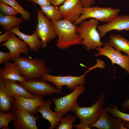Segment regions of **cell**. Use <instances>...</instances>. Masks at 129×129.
I'll use <instances>...</instances> for the list:
<instances>
[{"label":"cell","mask_w":129,"mask_h":129,"mask_svg":"<svg viewBox=\"0 0 129 129\" xmlns=\"http://www.w3.org/2000/svg\"><path fill=\"white\" fill-rule=\"evenodd\" d=\"M0 79L22 83L26 80L22 75L20 69L15 62L8 61L5 64L4 67L0 68Z\"/></svg>","instance_id":"cell-17"},{"label":"cell","mask_w":129,"mask_h":129,"mask_svg":"<svg viewBox=\"0 0 129 129\" xmlns=\"http://www.w3.org/2000/svg\"><path fill=\"white\" fill-rule=\"evenodd\" d=\"M99 24L98 21L91 18L88 20H83L78 27V34L83 39L81 44L87 50L96 49L104 45L97 30Z\"/></svg>","instance_id":"cell-4"},{"label":"cell","mask_w":129,"mask_h":129,"mask_svg":"<svg viewBox=\"0 0 129 129\" xmlns=\"http://www.w3.org/2000/svg\"><path fill=\"white\" fill-rule=\"evenodd\" d=\"M14 117L13 125L15 129H38L36 121L40 116H35L22 109H12Z\"/></svg>","instance_id":"cell-11"},{"label":"cell","mask_w":129,"mask_h":129,"mask_svg":"<svg viewBox=\"0 0 129 129\" xmlns=\"http://www.w3.org/2000/svg\"><path fill=\"white\" fill-rule=\"evenodd\" d=\"M97 64L89 68L85 73H86L91 70L97 67L102 68L105 67V65H104V63L102 60H99H99H98L97 59Z\"/></svg>","instance_id":"cell-34"},{"label":"cell","mask_w":129,"mask_h":129,"mask_svg":"<svg viewBox=\"0 0 129 129\" xmlns=\"http://www.w3.org/2000/svg\"><path fill=\"white\" fill-rule=\"evenodd\" d=\"M128 87H129V86H128Z\"/></svg>","instance_id":"cell-39"},{"label":"cell","mask_w":129,"mask_h":129,"mask_svg":"<svg viewBox=\"0 0 129 129\" xmlns=\"http://www.w3.org/2000/svg\"><path fill=\"white\" fill-rule=\"evenodd\" d=\"M50 22L58 37L56 44L57 48L63 50L71 46L81 44L83 39L78 34L77 25L63 19L51 20Z\"/></svg>","instance_id":"cell-1"},{"label":"cell","mask_w":129,"mask_h":129,"mask_svg":"<svg viewBox=\"0 0 129 129\" xmlns=\"http://www.w3.org/2000/svg\"><path fill=\"white\" fill-rule=\"evenodd\" d=\"M76 121V118L69 113L66 116L63 117L58 125L55 127L56 129H72L74 126L73 123Z\"/></svg>","instance_id":"cell-26"},{"label":"cell","mask_w":129,"mask_h":129,"mask_svg":"<svg viewBox=\"0 0 129 129\" xmlns=\"http://www.w3.org/2000/svg\"><path fill=\"white\" fill-rule=\"evenodd\" d=\"M19 83L33 95L51 96L54 94L64 93L58 90L54 85L38 79H32Z\"/></svg>","instance_id":"cell-7"},{"label":"cell","mask_w":129,"mask_h":129,"mask_svg":"<svg viewBox=\"0 0 129 129\" xmlns=\"http://www.w3.org/2000/svg\"><path fill=\"white\" fill-rule=\"evenodd\" d=\"M108 43L118 51H122L129 55V41L120 35H110Z\"/></svg>","instance_id":"cell-22"},{"label":"cell","mask_w":129,"mask_h":129,"mask_svg":"<svg viewBox=\"0 0 129 129\" xmlns=\"http://www.w3.org/2000/svg\"><path fill=\"white\" fill-rule=\"evenodd\" d=\"M52 103V102L50 100H47L37 109L38 113L39 112L41 113L42 118L50 123V125L48 128L49 129H54L58 125L60 119L64 116L51 110L50 108Z\"/></svg>","instance_id":"cell-18"},{"label":"cell","mask_w":129,"mask_h":129,"mask_svg":"<svg viewBox=\"0 0 129 129\" xmlns=\"http://www.w3.org/2000/svg\"><path fill=\"white\" fill-rule=\"evenodd\" d=\"M75 128L76 129H90L89 127L86 126L79 123L74 125Z\"/></svg>","instance_id":"cell-37"},{"label":"cell","mask_w":129,"mask_h":129,"mask_svg":"<svg viewBox=\"0 0 129 129\" xmlns=\"http://www.w3.org/2000/svg\"><path fill=\"white\" fill-rule=\"evenodd\" d=\"M0 13L4 15L15 16L19 13L12 7L5 3L0 2Z\"/></svg>","instance_id":"cell-29"},{"label":"cell","mask_w":129,"mask_h":129,"mask_svg":"<svg viewBox=\"0 0 129 129\" xmlns=\"http://www.w3.org/2000/svg\"><path fill=\"white\" fill-rule=\"evenodd\" d=\"M14 115L12 111H8L7 113H5L0 110V128L3 129H9V123L13 121Z\"/></svg>","instance_id":"cell-28"},{"label":"cell","mask_w":129,"mask_h":129,"mask_svg":"<svg viewBox=\"0 0 129 129\" xmlns=\"http://www.w3.org/2000/svg\"><path fill=\"white\" fill-rule=\"evenodd\" d=\"M11 54L9 52H4L0 51V64H5L9 61L10 59Z\"/></svg>","instance_id":"cell-30"},{"label":"cell","mask_w":129,"mask_h":129,"mask_svg":"<svg viewBox=\"0 0 129 129\" xmlns=\"http://www.w3.org/2000/svg\"><path fill=\"white\" fill-rule=\"evenodd\" d=\"M98 53L96 56L103 55L108 57L111 61L112 64H115L125 69L129 74V55H123L120 51L110 46L106 42L104 43L103 47L96 48Z\"/></svg>","instance_id":"cell-10"},{"label":"cell","mask_w":129,"mask_h":129,"mask_svg":"<svg viewBox=\"0 0 129 129\" xmlns=\"http://www.w3.org/2000/svg\"><path fill=\"white\" fill-rule=\"evenodd\" d=\"M15 101L13 109H22L34 115L38 112V108L44 102L43 96L36 95L33 98H29L19 96H15Z\"/></svg>","instance_id":"cell-14"},{"label":"cell","mask_w":129,"mask_h":129,"mask_svg":"<svg viewBox=\"0 0 129 129\" xmlns=\"http://www.w3.org/2000/svg\"><path fill=\"white\" fill-rule=\"evenodd\" d=\"M13 61L19 66L22 75L26 80L42 78L44 74L53 71L47 66L45 61L43 59L20 56L14 59Z\"/></svg>","instance_id":"cell-2"},{"label":"cell","mask_w":129,"mask_h":129,"mask_svg":"<svg viewBox=\"0 0 129 129\" xmlns=\"http://www.w3.org/2000/svg\"><path fill=\"white\" fill-rule=\"evenodd\" d=\"M0 2L5 3L13 8L21 14L22 19L25 21H27L30 19V13L26 10L16 0H0Z\"/></svg>","instance_id":"cell-25"},{"label":"cell","mask_w":129,"mask_h":129,"mask_svg":"<svg viewBox=\"0 0 129 129\" xmlns=\"http://www.w3.org/2000/svg\"><path fill=\"white\" fill-rule=\"evenodd\" d=\"M11 32L9 31H6L0 36V43L3 42H5L8 39Z\"/></svg>","instance_id":"cell-32"},{"label":"cell","mask_w":129,"mask_h":129,"mask_svg":"<svg viewBox=\"0 0 129 129\" xmlns=\"http://www.w3.org/2000/svg\"><path fill=\"white\" fill-rule=\"evenodd\" d=\"M0 46L5 47L9 50L11 54L10 60L11 61L20 57L21 53L27 54L29 49L28 45L24 41L11 32L8 39L1 45Z\"/></svg>","instance_id":"cell-13"},{"label":"cell","mask_w":129,"mask_h":129,"mask_svg":"<svg viewBox=\"0 0 129 129\" xmlns=\"http://www.w3.org/2000/svg\"><path fill=\"white\" fill-rule=\"evenodd\" d=\"M104 108L99 119L89 127L91 129L96 127L99 129H126L122 123V119L113 117Z\"/></svg>","instance_id":"cell-16"},{"label":"cell","mask_w":129,"mask_h":129,"mask_svg":"<svg viewBox=\"0 0 129 129\" xmlns=\"http://www.w3.org/2000/svg\"><path fill=\"white\" fill-rule=\"evenodd\" d=\"M86 73L79 76H54L49 73L44 74L42 80L46 81H48L54 84L57 89L61 91L62 87L65 86L68 88L73 90L78 85H84L86 81Z\"/></svg>","instance_id":"cell-9"},{"label":"cell","mask_w":129,"mask_h":129,"mask_svg":"<svg viewBox=\"0 0 129 129\" xmlns=\"http://www.w3.org/2000/svg\"><path fill=\"white\" fill-rule=\"evenodd\" d=\"M7 91L12 97L21 96L29 98H35L36 95H32L29 92L19 83L15 81L5 80Z\"/></svg>","instance_id":"cell-21"},{"label":"cell","mask_w":129,"mask_h":129,"mask_svg":"<svg viewBox=\"0 0 129 129\" xmlns=\"http://www.w3.org/2000/svg\"><path fill=\"white\" fill-rule=\"evenodd\" d=\"M124 127L126 128L129 129V121L123 120L122 121Z\"/></svg>","instance_id":"cell-38"},{"label":"cell","mask_w":129,"mask_h":129,"mask_svg":"<svg viewBox=\"0 0 129 129\" xmlns=\"http://www.w3.org/2000/svg\"><path fill=\"white\" fill-rule=\"evenodd\" d=\"M105 98V94L102 93L99 96L96 102L91 106L81 107L77 103L71 111L73 113L76 118L80 120L79 123L89 127L100 118L104 108Z\"/></svg>","instance_id":"cell-3"},{"label":"cell","mask_w":129,"mask_h":129,"mask_svg":"<svg viewBox=\"0 0 129 129\" xmlns=\"http://www.w3.org/2000/svg\"><path fill=\"white\" fill-rule=\"evenodd\" d=\"M23 19L15 16H8L0 13V25L2 30L11 31L14 27L19 26L23 22Z\"/></svg>","instance_id":"cell-23"},{"label":"cell","mask_w":129,"mask_h":129,"mask_svg":"<svg viewBox=\"0 0 129 129\" xmlns=\"http://www.w3.org/2000/svg\"><path fill=\"white\" fill-rule=\"evenodd\" d=\"M39 5L40 6L50 5L51 4L49 0H27Z\"/></svg>","instance_id":"cell-31"},{"label":"cell","mask_w":129,"mask_h":129,"mask_svg":"<svg viewBox=\"0 0 129 129\" xmlns=\"http://www.w3.org/2000/svg\"><path fill=\"white\" fill-rule=\"evenodd\" d=\"M51 4L55 6H58L63 4L66 0H49Z\"/></svg>","instance_id":"cell-36"},{"label":"cell","mask_w":129,"mask_h":129,"mask_svg":"<svg viewBox=\"0 0 129 129\" xmlns=\"http://www.w3.org/2000/svg\"><path fill=\"white\" fill-rule=\"evenodd\" d=\"M62 19L73 23L83 12L81 0H66L59 7Z\"/></svg>","instance_id":"cell-12"},{"label":"cell","mask_w":129,"mask_h":129,"mask_svg":"<svg viewBox=\"0 0 129 129\" xmlns=\"http://www.w3.org/2000/svg\"><path fill=\"white\" fill-rule=\"evenodd\" d=\"M40 7L42 12L49 20L56 21L62 19L58 6L51 5Z\"/></svg>","instance_id":"cell-24"},{"label":"cell","mask_w":129,"mask_h":129,"mask_svg":"<svg viewBox=\"0 0 129 129\" xmlns=\"http://www.w3.org/2000/svg\"><path fill=\"white\" fill-rule=\"evenodd\" d=\"M95 0H81L83 7H88L94 5Z\"/></svg>","instance_id":"cell-33"},{"label":"cell","mask_w":129,"mask_h":129,"mask_svg":"<svg viewBox=\"0 0 129 129\" xmlns=\"http://www.w3.org/2000/svg\"><path fill=\"white\" fill-rule=\"evenodd\" d=\"M85 88L83 85L76 86L70 93L58 98L50 97V99L54 103V112L63 116L71 111L77 103L79 96L85 92Z\"/></svg>","instance_id":"cell-6"},{"label":"cell","mask_w":129,"mask_h":129,"mask_svg":"<svg viewBox=\"0 0 129 129\" xmlns=\"http://www.w3.org/2000/svg\"><path fill=\"white\" fill-rule=\"evenodd\" d=\"M106 106L105 108L108 113L115 117L120 118L123 120L129 121V114L121 112L118 108L117 105L110 104Z\"/></svg>","instance_id":"cell-27"},{"label":"cell","mask_w":129,"mask_h":129,"mask_svg":"<svg viewBox=\"0 0 129 129\" xmlns=\"http://www.w3.org/2000/svg\"><path fill=\"white\" fill-rule=\"evenodd\" d=\"M121 106L122 110L124 112L129 109V99L122 103Z\"/></svg>","instance_id":"cell-35"},{"label":"cell","mask_w":129,"mask_h":129,"mask_svg":"<svg viewBox=\"0 0 129 129\" xmlns=\"http://www.w3.org/2000/svg\"><path fill=\"white\" fill-rule=\"evenodd\" d=\"M120 11L119 9L111 7L91 6L83 8V12L73 24L75 25L80 24L85 19L93 18L102 22H108L117 16Z\"/></svg>","instance_id":"cell-5"},{"label":"cell","mask_w":129,"mask_h":129,"mask_svg":"<svg viewBox=\"0 0 129 129\" xmlns=\"http://www.w3.org/2000/svg\"><path fill=\"white\" fill-rule=\"evenodd\" d=\"M24 41L28 45L30 50L37 52L38 48L42 47L41 41L39 39L35 29L30 35L25 34L19 30V26L14 27L10 31Z\"/></svg>","instance_id":"cell-19"},{"label":"cell","mask_w":129,"mask_h":129,"mask_svg":"<svg viewBox=\"0 0 129 129\" xmlns=\"http://www.w3.org/2000/svg\"><path fill=\"white\" fill-rule=\"evenodd\" d=\"M101 38L104 37L108 32L112 30L119 31H129V16H117L107 24L98 26L97 28Z\"/></svg>","instance_id":"cell-15"},{"label":"cell","mask_w":129,"mask_h":129,"mask_svg":"<svg viewBox=\"0 0 129 129\" xmlns=\"http://www.w3.org/2000/svg\"><path fill=\"white\" fill-rule=\"evenodd\" d=\"M15 98L8 92L5 80L0 79V110L4 112H8L13 108Z\"/></svg>","instance_id":"cell-20"},{"label":"cell","mask_w":129,"mask_h":129,"mask_svg":"<svg viewBox=\"0 0 129 129\" xmlns=\"http://www.w3.org/2000/svg\"><path fill=\"white\" fill-rule=\"evenodd\" d=\"M38 22L36 30L42 42V48H46L47 44L56 37V33L50 21L45 16L41 10L37 9Z\"/></svg>","instance_id":"cell-8"}]
</instances>
